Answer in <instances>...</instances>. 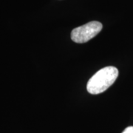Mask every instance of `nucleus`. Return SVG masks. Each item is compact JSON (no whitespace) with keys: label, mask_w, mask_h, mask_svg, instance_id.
<instances>
[{"label":"nucleus","mask_w":133,"mask_h":133,"mask_svg":"<svg viewBox=\"0 0 133 133\" xmlns=\"http://www.w3.org/2000/svg\"><path fill=\"white\" fill-rule=\"evenodd\" d=\"M118 76V70L112 66L101 69L89 80L87 90L92 95L104 92L112 86Z\"/></svg>","instance_id":"nucleus-1"},{"label":"nucleus","mask_w":133,"mask_h":133,"mask_svg":"<svg viewBox=\"0 0 133 133\" xmlns=\"http://www.w3.org/2000/svg\"><path fill=\"white\" fill-rule=\"evenodd\" d=\"M103 28L99 22H90L82 26L75 28L71 33L72 40L76 43H85L94 38Z\"/></svg>","instance_id":"nucleus-2"},{"label":"nucleus","mask_w":133,"mask_h":133,"mask_svg":"<svg viewBox=\"0 0 133 133\" xmlns=\"http://www.w3.org/2000/svg\"><path fill=\"white\" fill-rule=\"evenodd\" d=\"M122 133H133V127H129L126 128Z\"/></svg>","instance_id":"nucleus-3"}]
</instances>
